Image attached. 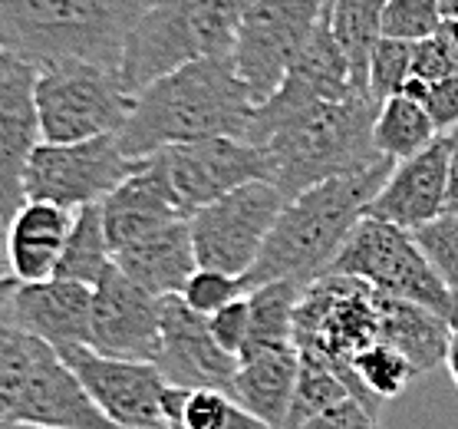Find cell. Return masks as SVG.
Here are the masks:
<instances>
[{"mask_svg": "<svg viewBox=\"0 0 458 429\" xmlns=\"http://www.w3.org/2000/svg\"><path fill=\"white\" fill-rule=\"evenodd\" d=\"M258 103L231 56L199 60L148 83L115 133L129 159L146 162L172 146L205 139H248Z\"/></svg>", "mask_w": 458, "mask_h": 429, "instance_id": "obj_1", "label": "cell"}, {"mask_svg": "<svg viewBox=\"0 0 458 429\" xmlns=\"http://www.w3.org/2000/svg\"><path fill=\"white\" fill-rule=\"evenodd\" d=\"M393 168H396L393 159H379L376 166L356 176L323 182L317 189L303 192L301 199L287 202L260 258L241 278L244 287L254 291L260 284L274 281L310 287L313 281L327 278L350 235L366 219L369 202L379 195L386 178L393 176Z\"/></svg>", "mask_w": 458, "mask_h": 429, "instance_id": "obj_2", "label": "cell"}, {"mask_svg": "<svg viewBox=\"0 0 458 429\" xmlns=\"http://www.w3.org/2000/svg\"><path fill=\"white\" fill-rule=\"evenodd\" d=\"M148 0H0V53L33 70L93 64L123 73L129 33Z\"/></svg>", "mask_w": 458, "mask_h": 429, "instance_id": "obj_3", "label": "cell"}, {"mask_svg": "<svg viewBox=\"0 0 458 429\" xmlns=\"http://www.w3.org/2000/svg\"><path fill=\"white\" fill-rule=\"evenodd\" d=\"M379 106L373 96H350L277 123L260 142L271 162V185L293 202L323 182L356 176L386 159L373 142Z\"/></svg>", "mask_w": 458, "mask_h": 429, "instance_id": "obj_4", "label": "cell"}, {"mask_svg": "<svg viewBox=\"0 0 458 429\" xmlns=\"http://www.w3.org/2000/svg\"><path fill=\"white\" fill-rule=\"evenodd\" d=\"M258 0H148L123 56V83L139 96L148 83L199 60L231 56Z\"/></svg>", "mask_w": 458, "mask_h": 429, "instance_id": "obj_5", "label": "cell"}, {"mask_svg": "<svg viewBox=\"0 0 458 429\" xmlns=\"http://www.w3.org/2000/svg\"><path fill=\"white\" fill-rule=\"evenodd\" d=\"M293 344L301 356L336 370L353 387L356 397L383 407L366 393L353 373L356 356L366 347L379 344V291H373L369 284L327 274L303 287L293 317Z\"/></svg>", "mask_w": 458, "mask_h": 429, "instance_id": "obj_6", "label": "cell"}, {"mask_svg": "<svg viewBox=\"0 0 458 429\" xmlns=\"http://www.w3.org/2000/svg\"><path fill=\"white\" fill-rule=\"evenodd\" d=\"M330 274L356 278L369 284L373 291L396 297V301L419 304L445 317L448 324L458 327V304L422 254L412 231L389 225L379 219H363L360 228L350 235L340 258L334 262Z\"/></svg>", "mask_w": 458, "mask_h": 429, "instance_id": "obj_7", "label": "cell"}, {"mask_svg": "<svg viewBox=\"0 0 458 429\" xmlns=\"http://www.w3.org/2000/svg\"><path fill=\"white\" fill-rule=\"evenodd\" d=\"M136 96L125 90L123 73L93 64H63L37 76L40 136L53 146L115 136L132 113Z\"/></svg>", "mask_w": 458, "mask_h": 429, "instance_id": "obj_8", "label": "cell"}, {"mask_svg": "<svg viewBox=\"0 0 458 429\" xmlns=\"http://www.w3.org/2000/svg\"><path fill=\"white\" fill-rule=\"evenodd\" d=\"M334 4L336 0H258L250 7L231 60L254 103H267L281 90L284 76L307 50Z\"/></svg>", "mask_w": 458, "mask_h": 429, "instance_id": "obj_9", "label": "cell"}, {"mask_svg": "<svg viewBox=\"0 0 458 429\" xmlns=\"http://www.w3.org/2000/svg\"><path fill=\"white\" fill-rule=\"evenodd\" d=\"M287 199L271 182H250L188 219L199 268L244 278L260 258Z\"/></svg>", "mask_w": 458, "mask_h": 429, "instance_id": "obj_10", "label": "cell"}, {"mask_svg": "<svg viewBox=\"0 0 458 429\" xmlns=\"http://www.w3.org/2000/svg\"><path fill=\"white\" fill-rule=\"evenodd\" d=\"M136 159L119 146V136H99L70 146L40 142L27 168V202H53L70 211L103 205L129 176H136Z\"/></svg>", "mask_w": 458, "mask_h": 429, "instance_id": "obj_11", "label": "cell"}, {"mask_svg": "<svg viewBox=\"0 0 458 429\" xmlns=\"http://www.w3.org/2000/svg\"><path fill=\"white\" fill-rule=\"evenodd\" d=\"M152 162L165 176L185 219L250 182H271L267 152L250 146L248 139H205V142L172 146L152 156Z\"/></svg>", "mask_w": 458, "mask_h": 429, "instance_id": "obj_12", "label": "cell"}, {"mask_svg": "<svg viewBox=\"0 0 458 429\" xmlns=\"http://www.w3.org/2000/svg\"><path fill=\"white\" fill-rule=\"evenodd\" d=\"M350 96H366V93L356 90L353 66L346 60L340 40L334 37L330 13H327L323 23L317 27V33L310 37V43H307V50L297 56L291 73L284 76L281 90L267 103L258 106V113H254L248 129V142L250 146H260L264 136L277 123H284L287 116L303 113V109L320 103H340V99H350Z\"/></svg>", "mask_w": 458, "mask_h": 429, "instance_id": "obj_13", "label": "cell"}, {"mask_svg": "<svg viewBox=\"0 0 458 429\" xmlns=\"http://www.w3.org/2000/svg\"><path fill=\"white\" fill-rule=\"evenodd\" d=\"M37 76L30 64L0 53V228L27 205V168L40 149Z\"/></svg>", "mask_w": 458, "mask_h": 429, "instance_id": "obj_14", "label": "cell"}, {"mask_svg": "<svg viewBox=\"0 0 458 429\" xmlns=\"http://www.w3.org/2000/svg\"><path fill=\"white\" fill-rule=\"evenodd\" d=\"M93 403L113 419L119 429H168L162 413V397L168 380L156 364L139 360H113L83 347L63 354Z\"/></svg>", "mask_w": 458, "mask_h": 429, "instance_id": "obj_15", "label": "cell"}, {"mask_svg": "<svg viewBox=\"0 0 458 429\" xmlns=\"http://www.w3.org/2000/svg\"><path fill=\"white\" fill-rule=\"evenodd\" d=\"M162 347V297L148 294L125 271L109 268L93 287V344L113 360L156 364Z\"/></svg>", "mask_w": 458, "mask_h": 429, "instance_id": "obj_16", "label": "cell"}, {"mask_svg": "<svg viewBox=\"0 0 458 429\" xmlns=\"http://www.w3.org/2000/svg\"><path fill=\"white\" fill-rule=\"evenodd\" d=\"M156 366L168 380V387L221 390L234 397L238 356L221 350L211 337L208 317L195 314L178 294L162 297V347Z\"/></svg>", "mask_w": 458, "mask_h": 429, "instance_id": "obj_17", "label": "cell"}, {"mask_svg": "<svg viewBox=\"0 0 458 429\" xmlns=\"http://www.w3.org/2000/svg\"><path fill=\"white\" fill-rule=\"evenodd\" d=\"M448 166H452V133L422 149L419 156L396 162L393 176L386 178L366 219H379L406 231H419L442 219L448 211Z\"/></svg>", "mask_w": 458, "mask_h": 429, "instance_id": "obj_18", "label": "cell"}, {"mask_svg": "<svg viewBox=\"0 0 458 429\" xmlns=\"http://www.w3.org/2000/svg\"><path fill=\"white\" fill-rule=\"evenodd\" d=\"M7 324L50 344L56 354L93 344V287L50 278L40 284H17L7 307Z\"/></svg>", "mask_w": 458, "mask_h": 429, "instance_id": "obj_19", "label": "cell"}, {"mask_svg": "<svg viewBox=\"0 0 458 429\" xmlns=\"http://www.w3.org/2000/svg\"><path fill=\"white\" fill-rule=\"evenodd\" d=\"M76 211L53 202H27L4 231L7 274L17 284H40L56 278Z\"/></svg>", "mask_w": 458, "mask_h": 429, "instance_id": "obj_20", "label": "cell"}, {"mask_svg": "<svg viewBox=\"0 0 458 429\" xmlns=\"http://www.w3.org/2000/svg\"><path fill=\"white\" fill-rule=\"evenodd\" d=\"M103 221L109 235V248L123 252L139 238L165 228L172 221H185V211L178 209L175 195L168 189L165 176L158 172L152 159L139 166L136 176H129L119 189L103 202Z\"/></svg>", "mask_w": 458, "mask_h": 429, "instance_id": "obj_21", "label": "cell"}, {"mask_svg": "<svg viewBox=\"0 0 458 429\" xmlns=\"http://www.w3.org/2000/svg\"><path fill=\"white\" fill-rule=\"evenodd\" d=\"M113 264L125 271L136 284H142L156 297H172L182 294L188 278L199 271L195 245H191V228L185 221H172L165 228L152 231L136 245L113 254Z\"/></svg>", "mask_w": 458, "mask_h": 429, "instance_id": "obj_22", "label": "cell"}, {"mask_svg": "<svg viewBox=\"0 0 458 429\" xmlns=\"http://www.w3.org/2000/svg\"><path fill=\"white\" fill-rule=\"evenodd\" d=\"M301 380V350L297 347H267L238 356L234 399L271 429H284L291 399Z\"/></svg>", "mask_w": 458, "mask_h": 429, "instance_id": "obj_23", "label": "cell"}, {"mask_svg": "<svg viewBox=\"0 0 458 429\" xmlns=\"http://www.w3.org/2000/svg\"><path fill=\"white\" fill-rule=\"evenodd\" d=\"M452 330L455 327L448 324L445 317H438L436 311L379 294V344L396 347L399 354L416 366L419 377L445 360Z\"/></svg>", "mask_w": 458, "mask_h": 429, "instance_id": "obj_24", "label": "cell"}, {"mask_svg": "<svg viewBox=\"0 0 458 429\" xmlns=\"http://www.w3.org/2000/svg\"><path fill=\"white\" fill-rule=\"evenodd\" d=\"M162 413L168 429H271L221 390L168 387Z\"/></svg>", "mask_w": 458, "mask_h": 429, "instance_id": "obj_25", "label": "cell"}, {"mask_svg": "<svg viewBox=\"0 0 458 429\" xmlns=\"http://www.w3.org/2000/svg\"><path fill=\"white\" fill-rule=\"evenodd\" d=\"M438 136L442 133L436 129L428 109L422 103H416L412 96L399 93L379 106L376 133H373L379 156L393 159V162H406V159L419 156L422 149L432 146Z\"/></svg>", "mask_w": 458, "mask_h": 429, "instance_id": "obj_26", "label": "cell"}, {"mask_svg": "<svg viewBox=\"0 0 458 429\" xmlns=\"http://www.w3.org/2000/svg\"><path fill=\"white\" fill-rule=\"evenodd\" d=\"M389 0H336L330 11V27L334 37L344 47L346 60L353 66L356 90L369 96L366 76H369V56L376 43L383 40V13Z\"/></svg>", "mask_w": 458, "mask_h": 429, "instance_id": "obj_27", "label": "cell"}, {"mask_svg": "<svg viewBox=\"0 0 458 429\" xmlns=\"http://www.w3.org/2000/svg\"><path fill=\"white\" fill-rule=\"evenodd\" d=\"M109 268H113V248L106 235L103 205H86L73 215V231H70L63 262L56 268V278L96 287Z\"/></svg>", "mask_w": 458, "mask_h": 429, "instance_id": "obj_28", "label": "cell"}, {"mask_svg": "<svg viewBox=\"0 0 458 429\" xmlns=\"http://www.w3.org/2000/svg\"><path fill=\"white\" fill-rule=\"evenodd\" d=\"M301 294H303L301 284H291V281L260 284V287L248 291L250 337H248V347L241 354L267 350V347H297L293 344V317H297Z\"/></svg>", "mask_w": 458, "mask_h": 429, "instance_id": "obj_29", "label": "cell"}, {"mask_svg": "<svg viewBox=\"0 0 458 429\" xmlns=\"http://www.w3.org/2000/svg\"><path fill=\"white\" fill-rule=\"evenodd\" d=\"M43 350V340L13 324H0V423H13L21 393L33 373V364Z\"/></svg>", "mask_w": 458, "mask_h": 429, "instance_id": "obj_30", "label": "cell"}, {"mask_svg": "<svg viewBox=\"0 0 458 429\" xmlns=\"http://www.w3.org/2000/svg\"><path fill=\"white\" fill-rule=\"evenodd\" d=\"M346 397H356V393L336 370L301 356V380H297V390H293L291 413H287L284 429H303L313 416H320L323 409L344 403Z\"/></svg>", "mask_w": 458, "mask_h": 429, "instance_id": "obj_31", "label": "cell"}, {"mask_svg": "<svg viewBox=\"0 0 458 429\" xmlns=\"http://www.w3.org/2000/svg\"><path fill=\"white\" fill-rule=\"evenodd\" d=\"M353 373H356V380L363 383L366 393L373 399H379V403L399 397V393L419 377L416 366L409 364L406 356L389 344L366 347L363 354L353 360Z\"/></svg>", "mask_w": 458, "mask_h": 429, "instance_id": "obj_32", "label": "cell"}, {"mask_svg": "<svg viewBox=\"0 0 458 429\" xmlns=\"http://www.w3.org/2000/svg\"><path fill=\"white\" fill-rule=\"evenodd\" d=\"M409 80H412V43L383 37L369 56V76H366L369 96L376 103H386L403 93Z\"/></svg>", "mask_w": 458, "mask_h": 429, "instance_id": "obj_33", "label": "cell"}, {"mask_svg": "<svg viewBox=\"0 0 458 429\" xmlns=\"http://www.w3.org/2000/svg\"><path fill=\"white\" fill-rule=\"evenodd\" d=\"M412 235H416L422 254L428 258V264L436 268V274L458 304V215L445 211L442 219L412 231Z\"/></svg>", "mask_w": 458, "mask_h": 429, "instance_id": "obj_34", "label": "cell"}, {"mask_svg": "<svg viewBox=\"0 0 458 429\" xmlns=\"http://www.w3.org/2000/svg\"><path fill=\"white\" fill-rule=\"evenodd\" d=\"M442 23L445 17L438 11V0H389L383 13V37L419 43L436 37Z\"/></svg>", "mask_w": 458, "mask_h": 429, "instance_id": "obj_35", "label": "cell"}, {"mask_svg": "<svg viewBox=\"0 0 458 429\" xmlns=\"http://www.w3.org/2000/svg\"><path fill=\"white\" fill-rule=\"evenodd\" d=\"M241 294H248V287H244L241 278H231V274L199 268V271L188 278V284L182 287L178 297H182L195 314L211 317V314H218L225 304L238 301Z\"/></svg>", "mask_w": 458, "mask_h": 429, "instance_id": "obj_36", "label": "cell"}, {"mask_svg": "<svg viewBox=\"0 0 458 429\" xmlns=\"http://www.w3.org/2000/svg\"><path fill=\"white\" fill-rule=\"evenodd\" d=\"M403 93L426 106L438 133H452V129H458V73L445 76V80H436V83L409 80V86L403 90Z\"/></svg>", "mask_w": 458, "mask_h": 429, "instance_id": "obj_37", "label": "cell"}, {"mask_svg": "<svg viewBox=\"0 0 458 429\" xmlns=\"http://www.w3.org/2000/svg\"><path fill=\"white\" fill-rule=\"evenodd\" d=\"M211 337L218 340L221 350H228L231 356H241V350L248 347L250 337V301L248 294H241L238 301L225 304L218 314L208 317Z\"/></svg>", "mask_w": 458, "mask_h": 429, "instance_id": "obj_38", "label": "cell"}, {"mask_svg": "<svg viewBox=\"0 0 458 429\" xmlns=\"http://www.w3.org/2000/svg\"><path fill=\"white\" fill-rule=\"evenodd\" d=\"M303 429H383L379 407L363 397H346L344 403L323 409Z\"/></svg>", "mask_w": 458, "mask_h": 429, "instance_id": "obj_39", "label": "cell"}, {"mask_svg": "<svg viewBox=\"0 0 458 429\" xmlns=\"http://www.w3.org/2000/svg\"><path fill=\"white\" fill-rule=\"evenodd\" d=\"M452 73H458V70L438 37L412 43V80L436 83V80H445V76H452Z\"/></svg>", "mask_w": 458, "mask_h": 429, "instance_id": "obj_40", "label": "cell"}, {"mask_svg": "<svg viewBox=\"0 0 458 429\" xmlns=\"http://www.w3.org/2000/svg\"><path fill=\"white\" fill-rule=\"evenodd\" d=\"M448 211L458 215V129H452V166H448Z\"/></svg>", "mask_w": 458, "mask_h": 429, "instance_id": "obj_41", "label": "cell"}, {"mask_svg": "<svg viewBox=\"0 0 458 429\" xmlns=\"http://www.w3.org/2000/svg\"><path fill=\"white\" fill-rule=\"evenodd\" d=\"M436 37L442 40V47H445V53L452 56V64H455V70H458V23L455 21H445L442 27H438Z\"/></svg>", "mask_w": 458, "mask_h": 429, "instance_id": "obj_42", "label": "cell"}, {"mask_svg": "<svg viewBox=\"0 0 458 429\" xmlns=\"http://www.w3.org/2000/svg\"><path fill=\"white\" fill-rule=\"evenodd\" d=\"M445 366H448V373H452V380H455V387H458V327L452 330V344H448Z\"/></svg>", "mask_w": 458, "mask_h": 429, "instance_id": "obj_43", "label": "cell"}, {"mask_svg": "<svg viewBox=\"0 0 458 429\" xmlns=\"http://www.w3.org/2000/svg\"><path fill=\"white\" fill-rule=\"evenodd\" d=\"M13 291H17V281L13 278H0V314H7Z\"/></svg>", "mask_w": 458, "mask_h": 429, "instance_id": "obj_44", "label": "cell"}, {"mask_svg": "<svg viewBox=\"0 0 458 429\" xmlns=\"http://www.w3.org/2000/svg\"><path fill=\"white\" fill-rule=\"evenodd\" d=\"M438 11L445 21H455L458 23V0H438Z\"/></svg>", "mask_w": 458, "mask_h": 429, "instance_id": "obj_45", "label": "cell"}, {"mask_svg": "<svg viewBox=\"0 0 458 429\" xmlns=\"http://www.w3.org/2000/svg\"><path fill=\"white\" fill-rule=\"evenodd\" d=\"M0 278H11L7 274V254H4V228H0Z\"/></svg>", "mask_w": 458, "mask_h": 429, "instance_id": "obj_46", "label": "cell"}, {"mask_svg": "<svg viewBox=\"0 0 458 429\" xmlns=\"http://www.w3.org/2000/svg\"><path fill=\"white\" fill-rule=\"evenodd\" d=\"M0 429H53V426H30V423H0Z\"/></svg>", "mask_w": 458, "mask_h": 429, "instance_id": "obj_47", "label": "cell"}]
</instances>
